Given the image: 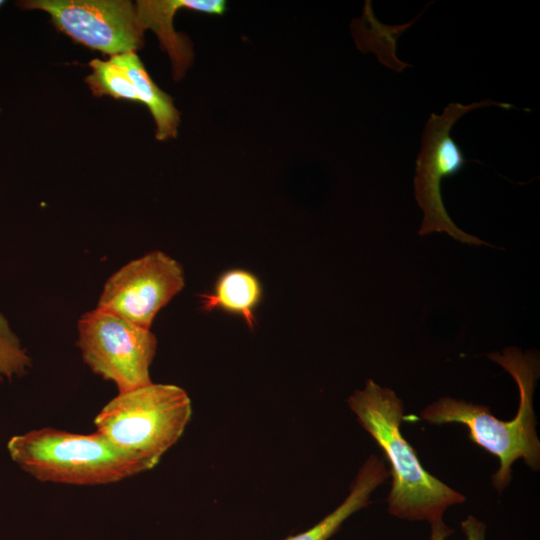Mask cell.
<instances>
[{
  "label": "cell",
  "mask_w": 540,
  "mask_h": 540,
  "mask_svg": "<svg viewBox=\"0 0 540 540\" xmlns=\"http://www.w3.org/2000/svg\"><path fill=\"white\" fill-rule=\"evenodd\" d=\"M92 73L85 78L95 96L109 95L115 99L140 102L136 89L127 73L110 59H93Z\"/></svg>",
  "instance_id": "14"
},
{
  "label": "cell",
  "mask_w": 540,
  "mask_h": 540,
  "mask_svg": "<svg viewBox=\"0 0 540 540\" xmlns=\"http://www.w3.org/2000/svg\"><path fill=\"white\" fill-rule=\"evenodd\" d=\"M415 21L416 19H413L409 23L397 26L382 24L374 16L371 1H366L362 18L359 21H354V24H357L353 28L357 47L363 52H374L382 64L401 72L411 65L397 59L395 55L396 40Z\"/></svg>",
  "instance_id": "13"
},
{
  "label": "cell",
  "mask_w": 540,
  "mask_h": 540,
  "mask_svg": "<svg viewBox=\"0 0 540 540\" xmlns=\"http://www.w3.org/2000/svg\"><path fill=\"white\" fill-rule=\"evenodd\" d=\"M18 5L39 9L74 41L111 56L143 46L135 4L127 0H28Z\"/></svg>",
  "instance_id": "7"
},
{
  "label": "cell",
  "mask_w": 540,
  "mask_h": 540,
  "mask_svg": "<svg viewBox=\"0 0 540 540\" xmlns=\"http://www.w3.org/2000/svg\"><path fill=\"white\" fill-rule=\"evenodd\" d=\"M31 364V358L0 312V379L20 377L27 373Z\"/></svg>",
  "instance_id": "15"
},
{
  "label": "cell",
  "mask_w": 540,
  "mask_h": 540,
  "mask_svg": "<svg viewBox=\"0 0 540 540\" xmlns=\"http://www.w3.org/2000/svg\"><path fill=\"white\" fill-rule=\"evenodd\" d=\"M7 451L21 470L41 482L104 485L147 471L140 461L98 432L31 430L12 436L7 442Z\"/></svg>",
  "instance_id": "3"
},
{
  "label": "cell",
  "mask_w": 540,
  "mask_h": 540,
  "mask_svg": "<svg viewBox=\"0 0 540 540\" xmlns=\"http://www.w3.org/2000/svg\"><path fill=\"white\" fill-rule=\"evenodd\" d=\"M488 358L508 371L518 385L519 406L512 420H499L488 406L451 397H442L425 407L420 418L432 425H465L469 439L499 459L492 483L501 493L512 479L511 468L517 459L522 458L533 471L540 467V441L533 409L540 363L536 351L523 352L516 347H507L502 353L492 352Z\"/></svg>",
  "instance_id": "2"
},
{
  "label": "cell",
  "mask_w": 540,
  "mask_h": 540,
  "mask_svg": "<svg viewBox=\"0 0 540 540\" xmlns=\"http://www.w3.org/2000/svg\"><path fill=\"white\" fill-rule=\"evenodd\" d=\"M110 60L127 73L140 102L148 107L156 124L157 140L165 141L175 138L180 113L175 108L173 99L153 82L137 54L135 52L123 53L111 56Z\"/></svg>",
  "instance_id": "12"
},
{
  "label": "cell",
  "mask_w": 540,
  "mask_h": 540,
  "mask_svg": "<svg viewBox=\"0 0 540 540\" xmlns=\"http://www.w3.org/2000/svg\"><path fill=\"white\" fill-rule=\"evenodd\" d=\"M140 28L151 29L162 48L168 53L173 77L179 80L193 61L192 45L186 36L175 32L173 19L176 11L187 9L210 15H222L226 10L223 0H141L135 4Z\"/></svg>",
  "instance_id": "9"
},
{
  "label": "cell",
  "mask_w": 540,
  "mask_h": 540,
  "mask_svg": "<svg viewBox=\"0 0 540 540\" xmlns=\"http://www.w3.org/2000/svg\"><path fill=\"white\" fill-rule=\"evenodd\" d=\"M205 311L223 310L241 316L247 326L254 329L255 310L262 298L258 278L243 269H231L217 280L212 292L201 295Z\"/></svg>",
  "instance_id": "11"
},
{
  "label": "cell",
  "mask_w": 540,
  "mask_h": 540,
  "mask_svg": "<svg viewBox=\"0 0 540 540\" xmlns=\"http://www.w3.org/2000/svg\"><path fill=\"white\" fill-rule=\"evenodd\" d=\"M383 460L371 454L359 469L345 500L310 529L284 540H328L351 515L370 503L373 491L389 477Z\"/></svg>",
  "instance_id": "10"
},
{
  "label": "cell",
  "mask_w": 540,
  "mask_h": 540,
  "mask_svg": "<svg viewBox=\"0 0 540 540\" xmlns=\"http://www.w3.org/2000/svg\"><path fill=\"white\" fill-rule=\"evenodd\" d=\"M191 415L184 389L151 382L118 392L96 415L94 425L96 432L148 471L180 439Z\"/></svg>",
  "instance_id": "4"
},
{
  "label": "cell",
  "mask_w": 540,
  "mask_h": 540,
  "mask_svg": "<svg viewBox=\"0 0 540 540\" xmlns=\"http://www.w3.org/2000/svg\"><path fill=\"white\" fill-rule=\"evenodd\" d=\"M77 346L90 370L113 382L118 392L151 383L156 336L108 311L96 308L78 321Z\"/></svg>",
  "instance_id": "6"
},
{
  "label": "cell",
  "mask_w": 540,
  "mask_h": 540,
  "mask_svg": "<svg viewBox=\"0 0 540 540\" xmlns=\"http://www.w3.org/2000/svg\"><path fill=\"white\" fill-rule=\"evenodd\" d=\"M185 285L182 266L161 251L128 262L106 281L96 308L150 329L157 313Z\"/></svg>",
  "instance_id": "8"
},
{
  "label": "cell",
  "mask_w": 540,
  "mask_h": 540,
  "mask_svg": "<svg viewBox=\"0 0 540 540\" xmlns=\"http://www.w3.org/2000/svg\"><path fill=\"white\" fill-rule=\"evenodd\" d=\"M3 3H4V2L0 0V7H1V5H2Z\"/></svg>",
  "instance_id": "17"
},
{
  "label": "cell",
  "mask_w": 540,
  "mask_h": 540,
  "mask_svg": "<svg viewBox=\"0 0 540 540\" xmlns=\"http://www.w3.org/2000/svg\"><path fill=\"white\" fill-rule=\"evenodd\" d=\"M460 525L466 540H485L486 525L475 516H467L466 519L461 521ZM430 527V540H446L454 532L443 520L430 524Z\"/></svg>",
  "instance_id": "16"
},
{
  "label": "cell",
  "mask_w": 540,
  "mask_h": 540,
  "mask_svg": "<svg viewBox=\"0 0 540 540\" xmlns=\"http://www.w3.org/2000/svg\"><path fill=\"white\" fill-rule=\"evenodd\" d=\"M489 106L505 109L513 107L511 104L490 99L468 105L450 103L441 115L432 113L427 120L422 134V147L416 160L414 178L415 199L424 215L419 235L446 232L462 243L490 246L487 242L461 230L453 222L445 209L441 194L442 180L458 174L468 162L450 135L453 125L466 113Z\"/></svg>",
  "instance_id": "5"
},
{
  "label": "cell",
  "mask_w": 540,
  "mask_h": 540,
  "mask_svg": "<svg viewBox=\"0 0 540 540\" xmlns=\"http://www.w3.org/2000/svg\"><path fill=\"white\" fill-rule=\"evenodd\" d=\"M360 425L382 450L390 465L391 489L388 512L408 521L443 520L444 512L463 503L465 496L430 474L401 431L403 401L396 393L372 379L347 399Z\"/></svg>",
  "instance_id": "1"
}]
</instances>
